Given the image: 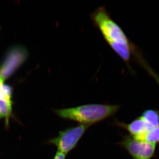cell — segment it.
<instances>
[{
  "instance_id": "obj_9",
  "label": "cell",
  "mask_w": 159,
  "mask_h": 159,
  "mask_svg": "<svg viewBox=\"0 0 159 159\" xmlns=\"http://www.w3.org/2000/svg\"><path fill=\"white\" fill-rule=\"evenodd\" d=\"M133 55L135 57V59L147 71L148 73L149 74L152 76L153 77V79L156 81L157 83L158 84V86L159 87V76L158 74L156 73L153 71V70L150 67V66L148 64L146 61L144 59V58L143 57L141 53L139 52L138 49L137 48H135L134 51Z\"/></svg>"
},
{
  "instance_id": "obj_3",
  "label": "cell",
  "mask_w": 159,
  "mask_h": 159,
  "mask_svg": "<svg viewBox=\"0 0 159 159\" xmlns=\"http://www.w3.org/2000/svg\"><path fill=\"white\" fill-rule=\"evenodd\" d=\"M90 126L80 124L60 131L56 137L51 139L47 144L55 146L57 152L68 155L73 150Z\"/></svg>"
},
{
  "instance_id": "obj_8",
  "label": "cell",
  "mask_w": 159,
  "mask_h": 159,
  "mask_svg": "<svg viewBox=\"0 0 159 159\" xmlns=\"http://www.w3.org/2000/svg\"><path fill=\"white\" fill-rule=\"evenodd\" d=\"M141 116L151 129L159 126V111L156 110H146L143 112Z\"/></svg>"
},
{
  "instance_id": "obj_1",
  "label": "cell",
  "mask_w": 159,
  "mask_h": 159,
  "mask_svg": "<svg viewBox=\"0 0 159 159\" xmlns=\"http://www.w3.org/2000/svg\"><path fill=\"white\" fill-rule=\"evenodd\" d=\"M91 19L112 50L129 65L134 45L123 30L111 18L105 6H101L91 14Z\"/></svg>"
},
{
  "instance_id": "obj_5",
  "label": "cell",
  "mask_w": 159,
  "mask_h": 159,
  "mask_svg": "<svg viewBox=\"0 0 159 159\" xmlns=\"http://www.w3.org/2000/svg\"><path fill=\"white\" fill-rule=\"evenodd\" d=\"M119 145L125 149L133 159H152L156 148V144L137 140L130 135H124Z\"/></svg>"
},
{
  "instance_id": "obj_2",
  "label": "cell",
  "mask_w": 159,
  "mask_h": 159,
  "mask_svg": "<svg viewBox=\"0 0 159 159\" xmlns=\"http://www.w3.org/2000/svg\"><path fill=\"white\" fill-rule=\"evenodd\" d=\"M120 108L118 105L91 104L55 109L54 112L61 119L91 126L114 116Z\"/></svg>"
},
{
  "instance_id": "obj_11",
  "label": "cell",
  "mask_w": 159,
  "mask_h": 159,
  "mask_svg": "<svg viewBox=\"0 0 159 159\" xmlns=\"http://www.w3.org/2000/svg\"><path fill=\"white\" fill-rule=\"evenodd\" d=\"M53 159H66V156L63 153L57 152Z\"/></svg>"
},
{
  "instance_id": "obj_4",
  "label": "cell",
  "mask_w": 159,
  "mask_h": 159,
  "mask_svg": "<svg viewBox=\"0 0 159 159\" xmlns=\"http://www.w3.org/2000/svg\"><path fill=\"white\" fill-rule=\"evenodd\" d=\"M28 57V52L24 47L16 45L8 51L0 65V79L4 81L11 76L24 63Z\"/></svg>"
},
{
  "instance_id": "obj_10",
  "label": "cell",
  "mask_w": 159,
  "mask_h": 159,
  "mask_svg": "<svg viewBox=\"0 0 159 159\" xmlns=\"http://www.w3.org/2000/svg\"><path fill=\"white\" fill-rule=\"evenodd\" d=\"M142 141L155 144L159 143V126L149 131L144 136Z\"/></svg>"
},
{
  "instance_id": "obj_6",
  "label": "cell",
  "mask_w": 159,
  "mask_h": 159,
  "mask_svg": "<svg viewBox=\"0 0 159 159\" xmlns=\"http://www.w3.org/2000/svg\"><path fill=\"white\" fill-rule=\"evenodd\" d=\"M12 90L11 86L0 80V120H4L5 127L8 129L13 116Z\"/></svg>"
},
{
  "instance_id": "obj_7",
  "label": "cell",
  "mask_w": 159,
  "mask_h": 159,
  "mask_svg": "<svg viewBox=\"0 0 159 159\" xmlns=\"http://www.w3.org/2000/svg\"><path fill=\"white\" fill-rule=\"evenodd\" d=\"M115 125L125 129L131 136L137 140L142 141L144 136L152 129L140 116L129 124L115 120Z\"/></svg>"
}]
</instances>
